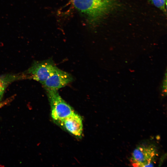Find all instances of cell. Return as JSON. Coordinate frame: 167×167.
Returning <instances> with one entry per match:
<instances>
[{"label": "cell", "mask_w": 167, "mask_h": 167, "mask_svg": "<svg viewBox=\"0 0 167 167\" xmlns=\"http://www.w3.org/2000/svg\"><path fill=\"white\" fill-rule=\"evenodd\" d=\"M158 154V149L155 145H140L133 151L131 157V162L133 166H152Z\"/></svg>", "instance_id": "2"}, {"label": "cell", "mask_w": 167, "mask_h": 167, "mask_svg": "<svg viewBox=\"0 0 167 167\" xmlns=\"http://www.w3.org/2000/svg\"><path fill=\"white\" fill-rule=\"evenodd\" d=\"M162 92L165 95H166L167 90V73L165 72V74L162 81Z\"/></svg>", "instance_id": "9"}, {"label": "cell", "mask_w": 167, "mask_h": 167, "mask_svg": "<svg viewBox=\"0 0 167 167\" xmlns=\"http://www.w3.org/2000/svg\"><path fill=\"white\" fill-rule=\"evenodd\" d=\"M46 91L51 106V117L54 120L61 123L63 120L75 112L61 97L58 91Z\"/></svg>", "instance_id": "3"}, {"label": "cell", "mask_w": 167, "mask_h": 167, "mask_svg": "<svg viewBox=\"0 0 167 167\" xmlns=\"http://www.w3.org/2000/svg\"><path fill=\"white\" fill-rule=\"evenodd\" d=\"M58 68L51 59L34 63L28 73L34 80L42 84L54 74Z\"/></svg>", "instance_id": "4"}, {"label": "cell", "mask_w": 167, "mask_h": 167, "mask_svg": "<svg viewBox=\"0 0 167 167\" xmlns=\"http://www.w3.org/2000/svg\"><path fill=\"white\" fill-rule=\"evenodd\" d=\"M74 7L90 20L94 21L109 11L115 0H71Z\"/></svg>", "instance_id": "1"}, {"label": "cell", "mask_w": 167, "mask_h": 167, "mask_svg": "<svg viewBox=\"0 0 167 167\" xmlns=\"http://www.w3.org/2000/svg\"><path fill=\"white\" fill-rule=\"evenodd\" d=\"M155 6L161 11L166 12L167 0H149Z\"/></svg>", "instance_id": "8"}, {"label": "cell", "mask_w": 167, "mask_h": 167, "mask_svg": "<svg viewBox=\"0 0 167 167\" xmlns=\"http://www.w3.org/2000/svg\"><path fill=\"white\" fill-rule=\"evenodd\" d=\"M17 78L18 77L13 75L0 76V99L8 84Z\"/></svg>", "instance_id": "7"}, {"label": "cell", "mask_w": 167, "mask_h": 167, "mask_svg": "<svg viewBox=\"0 0 167 167\" xmlns=\"http://www.w3.org/2000/svg\"><path fill=\"white\" fill-rule=\"evenodd\" d=\"M73 80L72 76L69 73L58 68L42 84L46 90H58Z\"/></svg>", "instance_id": "5"}, {"label": "cell", "mask_w": 167, "mask_h": 167, "mask_svg": "<svg viewBox=\"0 0 167 167\" xmlns=\"http://www.w3.org/2000/svg\"><path fill=\"white\" fill-rule=\"evenodd\" d=\"M66 130L73 135L80 136L83 131L82 120L75 112L66 118L61 122Z\"/></svg>", "instance_id": "6"}]
</instances>
